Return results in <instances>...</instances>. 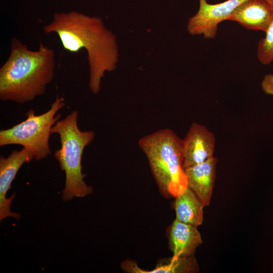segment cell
<instances>
[{"label":"cell","instance_id":"obj_1","mask_svg":"<svg viewBox=\"0 0 273 273\" xmlns=\"http://www.w3.org/2000/svg\"><path fill=\"white\" fill-rule=\"evenodd\" d=\"M43 30L46 34L55 33L66 51H86L89 87L93 94L99 93L105 72L115 70L119 59L116 36L103 20L75 11L55 13Z\"/></svg>","mask_w":273,"mask_h":273},{"label":"cell","instance_id":"obj_2","mask_svg":"<svg viewBox=\"0 0 273 273\" xmlns=\"http://www.w3.org/2000/svg\"><path fill=\"white\" fill-rule=\"evenodd\" d=\"M53 50L41 43L35 51L12 38L7 61L0 68V99L23 104L43 95L55 75Z\"/></svg>","mask_w":273,"mask_h":273},{"label":"cell","instance_id":"obj_3","mask_svg":"<svg viewBox=\"0 0 273 273\" xmlns=\"http://www.w3.org/2000/svg\"><path fill=\"white\" fill-rule=\"evenodd\" d=\"M181 140L172 129L163 128L139 141L159 190L167 198L176 197L188 187Z\"/></svg>","mask_w":273,"mask_h":273},{"label":"cell","instance_id":"obj_4","mask_svg":"<svg viewBox=\"0 0 273 273\" xmlns=\"http://www.w3.org/2000/svg\"><path fill=\"white\" fill-rule=\"evenodd\" d=\"M78 112L72 111L53 126L52 133H57L61 147L54 156L62 170L65 173V186L62 192L64 201L74 197H83L91 194L92 187L84 181L85 175L82 172V156L84 148L95 136L94 131H81L77 124Z\"/></svg>","mask_w":273,"mask_h":273},{"label":"cell","instance_id":"obj_5","mask_svg":"<svg viewBox=\"0 0 273 273\" xmlns=\"http://www.w3.org/2000/svg\"><path fill=\"white\" fill-rule=\"evenodd\" d=\"M65 105L64 98L58 95L50 108L41 114L36 115L34 110L29 109L24 120L0 130V146L21 145L33 153L35 160L46 158L52 153L49 146L52 128L61 118L57 113Z\"/></svg>","mask_w":273,"mask_h":273},{"label":"cell","instance_id":"obj_6","mask_svg":"<svg viewBox=\"0 0 273 273\" xmlns=\"http://www.w3.org/2000/svg\"><path fill=\"white\" fill-rule=\"evenodd\" d=\"M246 0H227L223 2L210 4L206 0H199L197 13L190 18L187 30L192 35H203L205 38L215 37L218 25L229 16Z\"/></svg>","mask_w":273,"mask_h":273},{"label":"cell","instance_id":"obj_7","mask_svg":"<svg viewBox=\"0 0 273 273\" xmlns=\"http://www.w3.org/2000/svg\"><path fill=\"white\" fill-rule=\"evenodd\" d=\"M215 139L207 128L196 122L191 125L181 140L184 169L201 163L213 156Z\"/></svg>","mask_w":273,"mask_h":273},{"label":"cell","instance_id":"obj_8","mask_svg":"<svg viewBox=\"0 0 273 273\" xmlns=\"http://www.w3.org/2000/svg\"><path fill=\"white\" fill-rule=\"evenodd\" d=\"M33 153L28 149L23 148L19 151L14 150L7 157H0V220L8 217H13L19 219V213L11 211V203L15 194L7 198L8 190L21 167L25 162L34 159Z\"/></svg>","mask_w":273,"mask_h":273},{"label":"cell","instance_id":"obj_9","mask_svg":"<svg viewBox=\"0 0 273 273\" xmlns=\"http://www.w3.org/2000/svg\"><path fill=\"white\" fill-rule=\"evenodd\" d=\"M245 28L266 32L273 21V0H246L229 16Z\"/></svg>","mask_w":273,"mask_h":273},{"label":"cell","instance_id":"obj_10","mask_svg":"<svg viewBox=\"0 0 273 273\" xmlns=\"http://www.w3.org/2000/svg\"><path fill=\"white\" fill-rule=\"evenodd\" d=\"M217 158L212 156L206 161L185 168L188 187L205 206L211 201L214 185Z\"/></svg>","mask_w":273,"mask_h":273},{"label":"cell","instance_id":"obj_11","mask_svg":"<svg viewBox=\"0 0 273 273\" xmlns=\"http://www.w3.org/2000/svg\"><path fill=\"white\" fill-rule=\"evenodd\" d=\"M169 243L173 256L190 257L193 256L202 240L197 227L175 219L170 228Z\"/></svg>","mask_w":273,"mask_h":273},{"label":"cell","instance_id":"obj_12","mask_svg":"<svg viewBox=\"0 0 273 273\" xmlns=\"http://www.w3.org/2000/svg\"><path fill=\"white\" fill-rule=\"evenodd\" d=\"M175 198L176 219L197 227L202 223L204 205L188 187Z\"/></svg>","mask_w":273,"mask_h":273},{"label":"cell","instance_id":"obj_13","mask_svg":"<svg viewBox=\"0 0 273 273\" xmlns=\"http://www.w3.org/2000/svg\"><path fill=\"white\" fill-rule=\"evenodd\" d=\"M121 266L125 271L132 273L193 272L197 271L198 268V264L193 256H173L159 263L154 269L149 270L142 269L135 262L129 259L122 263Z\"/></svg>","mask_w":273,"mask_h":273},{"label":"cell","instance_id":"obj_14","mask_svg":"<svg viewBox=\"0 0 273 273\" xmlns=\"http://www.w3.org/2000/svg\"><path fill=\"white\" fill-rule=\"evenodd\" d=\"M265 33L258 43L257 58L262 64L267 65L273 61V21Z\"/></svg>","mask_w":273,"mask_h":273},{"label":"cell","instance_id":"obj_15","mask_svg":"<svg viewBox=\"0 0 273 273\" xmlns=\"http://www.w3.org/2000/svg\"><path fill=\"white\" fill-rule=\"evenodd\" d=\"M261 86L266 94L273 95V74H268L264 77Z\"/></svg>","mask_w":273,"mask_h":273}]
</instances>
